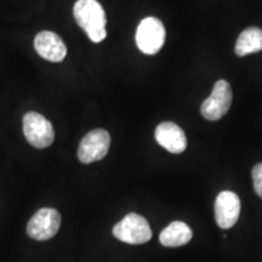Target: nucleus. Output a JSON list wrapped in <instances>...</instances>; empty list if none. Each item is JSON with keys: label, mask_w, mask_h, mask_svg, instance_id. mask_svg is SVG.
I'll list each match as a JSON object with an SVG mask.
<instances>
[{"label": "nucleus", "mask_w": 262, "mask_h": 262, "mask_svg": "<svg viewBox=\"0 0 262 262\" xmlns=\"http://www.w3.org/2000/svg\"><path fill=\"white\" fill-rule=\"evenodd\" d=\"M74 18L93 42H101L107 37V17L97 0H77L73 8Z\"/></svg>", "instance_id": "obj_1"}, {"label": "nucleus", "mask_w": 262, "mask_h": 262, "mask_svg": "<svg viewBox=\"0 0 262 262\" xmlns=\"http://www.w3.org/2000/svg\"><path fill=\"white\" fill-rule=\"evenodd\" d=\"M165 27L157 17L143 18L136 29V45L139 50L146 55H156L159 52L165 42Z\"/></svg>", "instance_id": "obj_2"}, {"label": "nucleus", "mask_w": 262, "mask_h": 262, "mask_svg": "<svg viewBox=\"0 0 262 262\" xmlns=\"http://www.w3.org/2000/svg\"><path fill=\"white\" fill-rule=\"evenodd\" d=\"M113 235L127 244H145L152 238V229L143 216L131 212L114 226Z\"/></svg>", "instance_id": "obj_3"}, {"label": "nucleus", "mask_w": 262, "mask_h": 262, "mask_svg": "<svg viewBox=\"0 0 262 262\" xmlns=\"http://www.w3.org/2000/svg\"><path fill=\"white\" fill-rule=\"evenodd\" d=\"M24 134L29 145L35 148H47L55 140L52 124L42 114L28 112L24 117Z\"/></svg>", "instance_id": "obj_4"}, {"label": "nucleus", "mask_w": 262, "mask_h": 262, "mask_svg": "<svg viewBox=\"0 0 262 262\" xmlns=\"http://www.w3.org/2000/svg\"><path fill=\"white\" fill-rule=\"evenodd\" d=\"M232 88L227 80H219L210 96L202 103L201 113L206 120L216 122L226 116L232 103Z\"/></svg>", "instance_id": "obj_5"}, {"label": "nucleus", "mask_w": 262, "mask_h": 262, "mask_svg": "<svg viewBox=\"0 0 262 262\" xmlns=\"http://www.w3.org/2000/svg\"><path fill=\"white\" fill-rule=\"evenodd\" d=\"M60 225L61 215L56 209L42 208L28 221L27 233L35 241H48L57 234Z\"/></svg>", "instance_id": "obj_6"}, {"label": "nucleus", "mask_w": 262, "mask_h": 262, "mask_svg": "<svg viewBox=\"0 0 262 262\" xmlns=\"http://www.w3.org/2000/svg\"><path fill=\"white\" fill-rule=\"evenodd\" d=\"M111 146V136L108 131L95 129L88 133L80 141L78 148V158L83 164H90L103 159Z\"/></svg>", "instance_id": "obj_7"}, {"label": "nucleus", "mask_w": 262, "mask_h": 262, "mask_svg": "<svg viewBox=\"0 0 262 262\" xmlns=\"http://www.w3.org/2000/svg\"><path fill=\"white\" fill-rule=\"evenodd\" d=\"M241 214V199L235 193L224 191L215 202V220L219 227L228 229L237 224Z\"/></svg>", "instance_id": "obj_8"}, {"label": "nucleus", "mask_w": 262, "mask_h": 262, "mask_svg": "<svg viewBox=\"0 0 262 262\" xmlns=\"http://www.w3.org/2000/svg\"><path fill=\"white\" fill-rule=\"evenodd\" d=\"M155 137L163 148L173 155H180L187 148V137L185 131L172 122L160 123L156 129Z\"/></svg>", "instance_id": "obj_9"}, {"label": "nucleus", "mask_w": 262, "mask_h": 262, "mask_svg": "<svg viewBox=\"0 0 262 262\" xmlns=\"http://www.w3.org/2000/svg\"><path fill=\"white\" fill-rule=\"evenodd\" d=\"M34 48L38 55L50 62H61L67 55V47L56 33L44 31L38 33L34 39Z\"/></svg>", "instance_id": "obj_10"}, {"label": "nucleus", "mask_w": 262, "mask_h": 262, "mask_svg": "<svg viewBox=\"0 0 262 262\" xmlns=\"http://www.w3.org/2000/svg\"><path fill=\"white\" fill-rule=\"evenodd\" d=\"M192 229L182 221H173L164 228L159 235V241L164 247L176 248L187 244L192 239Z\"/></svg>", "instance_id": "obj_11"}, {"label": "nucleus", "mask_w": 262, "mask_h": 262, "mask_svg": "<svg viewBox=\"0 0 262 262\" xmlns=\"http://www.w3.org/2000/svg\"><path fill=\"white\" fill-rule=\"evenodd\" d=\"M234 50L239 57L260 52L262 50V29L249 27L242 32L235 42Z\"/></svg>", "instance_id": "obj_12"}, {"label": "nucleus", "mask_w": 262, "mask_h": 262, "mask_svg": "<svg viewBox=\"0 0 262 262\" xmlns=\"http://www.w3.org/2000/svg\"><path fill=\"white\" fill-rule=\"evenodd\" d=\"M251 176H253L255 192L262 199V163H258L254 166Z\"/></svg>", "instance_id": "obj_13"}]
</instances>
